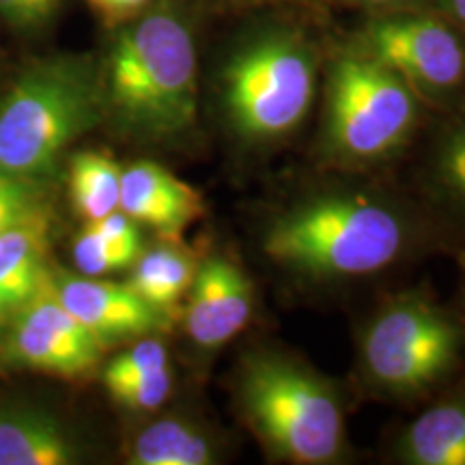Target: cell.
<instances>
[{
  "label": "cell",
  "mask_w": 465,
  "mask_h": 465,
  "mask_svg": "<svg viewBox=\"0 0 465 465\" xmlns=\"http://www.w3.org/2000/svg\"><path fill=\"white\" fill-rule=\"evenodd\" d=\"M143 243H119L84 226L74 242V263L83 276L100 278L114 272L132 270L141 257Z\"/></svg>",
  "instance_id": "obj_19"
},
{
  "label": "cell",
  "mask_w": 465,
  "mask_h": 465,
  "mask_svg": "<svg viewBox=\"0 0 465 465\" xmlns=\"http://www.w3.org/2000/svg\"><path fill=\"white\" fill-rule=\"evenodd\" d=\"M216 441L199 424L171 416L144 427L132 441L134 465H209L216 463Z\"/></svg>",
  "instance_id": "obj_17"
},
{
  "label": "cell",
  "mask_w": 465,
  "mask_h": 465,
  "mask_svg": "<svg viewBox=\"0 0 465 465\" xmlns=\"http://www.w3.org/2000/svg\"><path fill=\"white\" fill-rule=\"evenodd\" d=\"M420 97L373 56L349 44L325 75L322 153L332 164L366 166L410 143Z\"/></svg>",
  "instance_id": "obj_6"
},
{
  "label": "cell",
  "mask_w": 465,
  "mask_h": 465,
  "mask_svg": "<svg viewBox=\"0 0 465 465\" xmlns=\"http://www.w3.org/2000/svg\"><path fill=\"white\" fill-rule=\"evenodd\" d=\"M322 54L289 22H267L232 45L220 67V104L232 134L272 144L300 130L317 95Z\"/></svg>",
  "instance_id": "obj_4"
},
{
  "label": "cell",
  "mask_w": 465,
  "mask_h": 465,
  "mask_svg": "<svg viewBox=\"0 0 465 465\" xmlns=\"http://www.w3.org/2000/svg\"><path fill=\"white\" fill-rule=\"evenodd\" d=\"M100 61L104 121L127 141L173 144L199 116V44L182 0H153L114 28Z\"/></svg>",
  "instance_id": "obj_1"
},
{
  "label": "cell",
  "mask_w": 465,
  "mask_h": 465,
  "mask_svg": "<svg viewBox=\"0 0 465 465\" xmlns=\"http://www.w3.org/2000/svg\"><path fill=\"white\" fill-rule=\"evenodd\" d=\"M65 0H0V20L20 37H35L54 25Z\"/></svg>",
  "instance_id": "obj_23"
},
{
  "label": "cell",
  "mask_w": 465,
  "mask_h": 465,
  "mask_svg": "<svg viewBox=\"0 0 465 465\" xmlns=\"http://www.w3.org/2000/svg\"><path fill=\"white\" fill-rule=\"evenodd\" d=\"M254 287L240 263L212 254L196 267L185 306V332L203 351H216L250 323Z\"/></svg>",
  "instance_id": "obj_11"
},
{
  "label": "cell",
  "mask_w": 465,
  "mask_h": 465,
  "mask_svg": "<svg viewBox=\"0 0 465 465\" xmlns=\"http://www.w3.org/2000/svg\"><path fill=\"white\" fill-rule=\"evenodd\" d=\"M52 287L61 304L106 349L114 342L160 332L171 322L130 284L52 270Z\"/></svg>",
  "instance_id": "obj_10"
},
{
  "label": "cell",
  "mask_w": 465,
  "mask_h": 465,
  "mask_svg": "<svg viewBox=\"0 0 465 465\" xmlns=\"http://www.w3.org/2000/svg\"><path fill=\"white\" fill-rule=\"evenodd\" d=\"M438 173L441 183L449 188L459 201L465 203V124L441 144L438 158Z\"/></svg>",
  "instance_id": "obj_24"
},
{
  "label": "cell",
  "mask_w": 465,
  "mask_h": 465,
  "mask_svg": "<svg viewBox=\"0 0 465 465\" xmlns=\"http://www.w3.org/2000/svg\"><path fill=\"white\" fill-rule=\"evenodd\" d=\"M401 457L411 465H465V397L418 416L401 440Z\"/></svg>",
  "instance_id": "obj_16"
},
{
  "label": "cell",
  "mask_w": 465,
  "mask_h": 465,
  "mask_svg": "<svg viewBox=\"0 0 465 465\" xmlns=\"http://www.w3.org/2000/svg\"><path fill=\"white\" fill-rule=\"evenodd\" d=\"M220 3L229 5V7L252 9V7H270V5H304V3H315V0H220Z\"/></svg>",
  "instance_id": "obj_28"
},
{
  "label": "cell",
  "mask_w": 465,
  "mask_h": 465,
  "mask_svg": "<svg viewBox=\"0 0 465 465\" xmlns=\"http://www.w3.org/2000/svg\"><path fill=\"white\" fill-rule=\"evenodd\" d=\"M44 212H52L50 183L0 173V232Z\"/></svg>",
  "instance_id": "obj_20"
},
{
  "label": "cell",
  "mask_w": 465,
  "mask_h": 465,
  "mask_svg": "<svg viewBox=\"0 0 465 465\" xmlns=\"http://www.w3.org/2000/svg\"><path fill=\"white\" fill-rule=\"evenodd\" d=\"M78 449L48 411L28 405L0 410V465H69Z\"/></svg>",
  "instance_id": "obj_14"
},
{
  "label": "cell",
  "mask_w": 465,
  "mask_h": 465,
  "mask_svg": "<svg viewBox=\"0 0 465 465\" xmlns=\"http://www.w3.org/2000/svg\"><path fill=\"white\" fill-rule=\"evenodd\" d=\"M108 31L124 26L149 7L153 0H86Z\"/></svg>",
  "instance_id": "obj_25"
},
{
  "label": "cell",
  "mask_w": 465,
  "mask_h": 465,
  "mask_svg": "<svg viewBox=\"0 0 465 465\" xmlns=\"http://www.w3.org/2000/svg\"><path fill=\"white\" fill-rule=\"evenodd\" d=\"M196 267L199 263L188 250L179 246V242L162 240L147 252L143 250L132 265L127 284L155 311L173 319L177 306L188 295Z\"/></svg>",
  "instance_id": "obj_15"
},
{
  "label": "cell",
  "mask_w": 465,
  "mask_h": 465,
  "mask_svg": "<svg viewBox=\"0 0 465 465\" xmlns=\"http://www.w3.org/2000/svg\"><path fill=\"white\" fill-rule=\"evenodd\" d=\"M347 5H356V7L364 9H375V11H388V9H401L410 7L416 0H342Z\"/></svg>",
  "instance_id": "obj_27"
},
{
  "label": "cell",
  "mask_w": 465,
  "mask_h": 465,
  "mask_svg": "<svg viewBox=\"0 0 465 465\" xmlns=\"http://www.w3.org/2000/svg\"><path fill=\"white\" fill-rule=\"evenodd\" d=\"M106 391L116 405L130 411H155L173 392V371L164 369L136 380L108 383Z\"/></svg>",
  "instance_id": "obj_22"
},
{
  "label": "cell",
  "mask_w": 465,
  "mask_h": 465,
  "mask_svg": "<svg viewBox=\"0 0 465 465\" xmlns=\"http://www.w3.org/2000/svg\"><path fill=\"white\" fill-rule=\"evenodd\" d=\"M9 317H11V312L3 304H0V328H5V325L9 323Z\"/></svg>",
  "instance_id": "obj_29"
},
{
  "label": "cell",
  "mask_w": 465,
  "mask_h": 465,
  "mask_svg": "<svg viewBox=\"0 0 465 465\" xmlns=\"http://www.w3.org/2000/svg\"><path fill=\"white\" fill-rule=\"evenodd\" d=\"M461 328L420 295L388 302L369 323L360 347L366 380L391 397H416L450 373Z\"/></svg>",
  "instance_id": "obj_7"
},
{
  "label": "cell",
  "mask_w": 465,
  "mask_h": 465,
  "mask_svg": "<svg viewBox=\"0 0 465 465\" xmlns=\"http://www.w3.org/2000/svg\"><path fill=\"white\" fill-rule=\"evenodd\" d=\"M119 162L102 151H80L69 160V199L86 224L102 220L121 205Z\"/></svg>",
  "instance_id": "obj_18"
},
{
  "label": "cell",
  "mask_w": 465,
  "mask_h": 465,
  "mask_svg": "<svg viewBox=\"0 0 465 465\" xmlns=\"http://www.w3.org/2000/svg\"><path fill=\"white\" fill-rule=\"evenodd\" d=\"M440 9L441 15L465 31V0H440Z\"/></svg>",
  "instance_id": "obj_26"
},
{
  "label": "cell",
  "mask_w": 465,
  "mask_h": 465,
  "mask_svg": "<svg viewBox=\"0 0 465 465\" xmlns=\"http://www.w3.org/2000/svg\"><path fill=\"white\" fill-rule=\"evenodd\" d=\"M121 212L138 224H147L162 240L179 242L185 229L205 213L199 190L168 168L138 160L121 173Z\"/></svg>",
  "instance_id": "obj_12"
},
{
  "label": "cell",
  "mask_w": 465,
  "mask_h": 465,
  "mask_svg": "<svg viewBox=\"0 0 465 465\" xmlns=\"http://www.w3.org/2000/svg\"><path fill=\"white\" fill-rule=\"evenodd\" d=\"M50 232L52 212L0 232V304L9 312L31 300L50 278Z\"/></svg>",
  "instance_id": "obj_13"
},
{
  "label": "cell",
  "mask_w": 465,
  "mask_h": 465,
  "mask_svg": "<svg viewBox=\"0 0 465 465\" xmlns=\"http://www.w3.org/2000/svg\"><path fill=\"white\" fill-rule=\"evenodd\" d=\"M164 369H171L164 342L158 339H141L106 364L104 386L114 381L136 380V377L158 373V371Z\"/></svg>",
  "instance_id": "obj_21"
},
{
  "label": "cell",
  "mask_w": 465,
  "mask_h": 465,
  "mask_svg": "<svg viewBox=\"0 0 465 465\" xmlns=\"http://www.w3.org/2000/svg\"><path fill=\"white\" fill-rule=\"evenodd\" d=\"M235 401L263 449L298 465L332 463L345 449V414L334 383L300 360L252 351L235 373Z\"/></svg>",
  "instance_id": "obj_5"
},
{
  "label": "cell",
  "mask_w": 465,
  "mask_h": 465,
  "mask_svg": "<svg viewBox=\"0 0 465 465\" xmlns=\"http://www.w3.org/2000/svg\"><path fill=\"white\" fill-rule=\"evenodd\" d=\"M106 347L75 319L52 287L42 289L9 317L5 353L11 362L63 380H80L100 364Z\"/></svg>",
  "instance_id": "obj_9"
},
{
  "label": "cell",
  "mask_w": 465,
  "mask_h": 465,
  "mask_svg": "<svg viewBox=\"0 0 465 465\" xmlns=\"http://www.w3.org/2000/svg\"><path fill=\"white\" fill-rule=\"evenodd\" d=\"M405 218L360 192H328L295 203L267 226L263 250L276 265L317 281L371 276L407 246Z\"/></svg>",
  "instance_id": "obj_3"
},
{
  "label": "cell",
  "mask_w": 465,
  "mask_h": 465,
  "mask_svg": "<svg viewBox=\"0 0 465 465\" xmlns=\"http://www.w3.org/2000/svg\"><path fill=\"white\" fill-rule=\"evenodd\" d=\"M102 121L95 56L56 52L35 58L0 97V173L50 183L69 144Z\"/></svg>",
  "instance_id": "obj_2"
},
{
  "label": "cell",
  "mask_w": 465,
  "mask_h": 465,
  "mask_svg": "<svg viewBox=\"0 0 465 465\" xmlns=\"http://www.w3.org/2000/svg\"><path fill=\"white\" fill-rule=\"evenodd\" d=\"M353 45L397 74L420 102L449 100L465 86L463 35L441 14L377 11Z\"/></svg>",
  "instance_id": "obj_8"
}]
</instances>
